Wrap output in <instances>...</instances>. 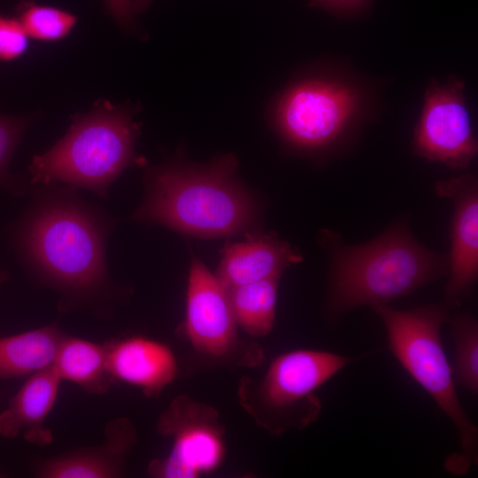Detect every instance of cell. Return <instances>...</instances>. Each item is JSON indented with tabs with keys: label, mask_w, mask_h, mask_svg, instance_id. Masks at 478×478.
<instances>
[{
	"label": "cell",
	"mask_w": 478,
	"mask_h": 478,
	"mask_svg": "<svg viewBox=\"0 0 478 478\" xmlns=\"http://www.w3.org/2000/svg\"><path fill=\"white\" fill-rule=\"evenodd\" d=\"M281 277L274 276L227 289L237 326L249 335L258 338L272 332Z\"/></svg>",
	"instance_id": "ac0fdd59"
},
{
	"label": "cell",
	"mask_w": 478,
	"mask_h": 478,
	"mask_svg": "<svg viewBox=\"0 0 478 478\" xmlns=\"http://www.w3.org/2000/svg\"><path fill=\"white\" fill-rule=\"evenodd\" d=\"M33 186L35 190L15 235L27 270L59 291L66 308L109 295L114 281L106 247L116 220L84 200L77 189L61 183Z\"/></svg>",
	"instance_id": "6da1fadb"
},
{
	"label": "cell",
	"mask_w": 478,
	"mask_h": 478,
	"mask_svg": "<svg viewBox=\"0 0 478 478\" xmlns=\"http://www.w3.org/2000/svg\"><path fill=\"white\" fill-rule=\"evenodd\" d=\"M368 97L358 81L345 75H321L288 88L274 112L283 143L308 155L333 156L353 143L366 117Z\"/></svg>",
	"instance_id": "8992f818"
},
{
	"label": "cell",
	"mask_w": 478,
	"mask_h": 478,
	"mask_svg": "<svg viewBox=\"0 0 478 478\" xmlns=\"http://www.w3.org/2000/svg\"><path fill=\"white\" fill-rule=\"evenodd\" d=\"M412 151L429 162L467 169L478 152L465 94V82L455 77L432 81L424 94L415 125Z\"/></svg>",
	"instance_id": "30bf717a"
},
{
	"label": "cell",
	"mask_w": 478,
	"mask_h": 478,
	"mask_svg": "<svg viewBox=\"0 0 478 478\" xmlns=\"http://www.w3.org/2000/svg\"><path fill=\"white\" fill-rule=\"evenodd\" d=\"M454 346L453 376L472 395L478 392V323L468 312L450 316Z\"/></svg>",
	"instance_id": "d6986e66"
},
{
	"label": "cell",
	"mask_w": 478,
	"mask_h": 478,
	"mask_svg": "<svg viewBox=\"0 0 478 478\" xmlns=\"http://www.w3.org/2000/svg\"><path fill=\"white\" fill-rule=\"evenodd\" d=\"M374 0H310V5L341 17H353L366 12Z\"/></svg>",
	"instance_id": "603a6c76"
},
{
	"label": "cell",
	"mask_w": 478,
	"mask_h": 478,
	"mask_svg": "<svg viewBox=\"0 0 478 478\" xmlns=\"http://www.w3.org/2000/svg\"><path fill=\"white\" fill-rule=\"evenodd\" d=\"M237 159L222 156L204 166L165 164L144 174V195L130 220L201 237L251 232L258 204L236 177Z\"/></svg>",
	"instance_id": "3957f363"
},
{
	"label": "cell",
	"mask_w": 478,
	"mask_h": 478,
	"mask_svg": "<svg viewBox=\"0 0 478 478\" xmlns=\"http://www.w3.org/2000/svg\"><path fill=\"white\" fill-rule=\"evenodd\" d=\"M61 379L51 366L30 375L0 412V436L15 438L23 433L30 443L45 446L52 434L44 427L57 399Z\"/></svg>",
	"instance_id": "9a60e30c"
},
{
	"label": "cell",
	"mask_w": 478,
	"mask_h": 478,
	"mask_svg": "<svg viewBox=\"0 0 478 478\" xmlns=\"http://www.w3.org/2000/svg\"><path fill=\"white\" fill-rule=\"evenodd\" d=\"M63 337L54 325L0 337V378L31 375L51 366Z\"/></svg>",
	"instance_id": "2e32d148"
},
{
	"label": "cell",
	"mask_w": 478,
	"mask_h": 478,
	"mask_svg": "<svg viewBox=\"0 0 478 478\" xmlns=\"http://www.w3.org/2000/svg\"><path fill=\"white\" fill-rule=\"evenodd\" d=\"M318 241L329 260L325 311L332 322L358 307L389 305L449 271L448 254L421 244L404 218L365 243H348L328 229Z\"/></svg>",
	"instance_id": "7a4b0ae2"
},
{
	"label": "cell",
	"mask_w": 478,
	"mask_h": 478,
	"mask_svg": "<svg viewBox=\"0 0 478 478\" xmlns=\"http://www.w3.org/2000/svg\"><path fill=\"white\" fill-rule=\"evenodd\" d=\"M28 38L17 18L0 14V61H12L23 55Z\"/></svg>",
	"instance_id": "7402d4cb"
},
{
	"label": "cell",
	"mask_w": 478,
	"mask_h": 478,
	"mask_svg": "<svg viewBox=\"0 0 478 478\" xmlns=\"http://www.w3.org/2000/svg\"><path fill=\"white\" fill-rule=\"evenodd\" d=\"M352 360L313 349L281 353L260 379L243 376L239 380V404L258 427L273 436L303 429L320 413L317 390Z\"/></svg>",
	"instance_id": "52a82bcc"
},
{
	"label": "cell",
	"mask_w": 478,
	"mask_h": 478,
	"mask_svg": "<svg viewBox=\"0 0 478 478\" xmlns=\"http://www.w3.org/2000/svg\"><path fill=\"white\" fill-rule=\"evenodd\" d=\"M152 1L153 0H134L133 1L134 14H138L146 11Z\"/></svg>",
	"instance_id": "d4e9b609"
},
{
	"label": "cell",
	"mask_w": 478,
	"mask_h": 478,
	"mask_svg": "<svg viewBox=\"0 0 478 478\" xmlns=\"http://www.w3.org/2000/svg\"><path fill=\"white\" fill-rule=\"evenodd\" d=\"M107 347L108 371L113 380L156 397L175 378L178 365L166 344L143 336L112 342Z\"/></svg>",
	"instance_id": "4fadbf2b"
},
{
	"label": "cell",
	"mask_w": 478,
	"mask_h": 478,
	"mask_svg": "<svg viewBox=\"0 0 478 478\" xmlns=\"http://www.w3.org/2000/svg\"><path fill=\"white\" fill-rule=\"evenodd\" d=\"M157 430L172 440L169 454L154 459L148 474L156 478H195L214 471L225 455L226 428L211 405L181 395L159 415Z\"/></svg>",
	"instance_id": "ba28073f"
},
{
	"label": "cell",
	"mask_w": 478,
	"mask_h": 478,
	"mask_svg": "<svg viewBox=\"0 0 478 478\" xmlns=\"http://www.w3.org/2000/svg\"><path fill=\"white\" fill-rule=\"evenodd\" d=\"M52 367L61 381L94 394L105 392L113 381L108 371L106 345L77 337H63Z\"/></svg>",
	"instance_id": "e0dca14e"
},
{
	"label": "cell",
	"mask_w": 478,
	"mask_h": 478,
	"mask_svg": "<svg viewBox=\"0 0 478 478\" xmlns=\"http://www.w3.org/2000/svg\"><path fill=\"white\" fill-rule=\"evenodd\" d=\"M29 124L27 118L0 115V186L16 194L23 193L27 185L10 175L8 166Z\"/></svg>",
	"instance_id": "44dd1931"
},
{
	"label": "cell",
	"mask_w": 478,
	"mask_h": 478,
	"mask_svg": "<svg viewBox=\"0 0 478 478\" xmlns=\"http://www.w3.org/2000/svg\"><path fill=\"white\" fill-rule=\"evenodd\" d=\"M104 6L111 17L125 29L134 25L133 0H104Z\"/></svg>",
	"instance_id": "cb8c5ba5"
},
{
	"label": "cell",
	"mask_w": 478,
	"mask_h": 478,
	"mask_svg": "<svg viewBox=\"0 0 478 478\" xmlns=\"http://www.w3.org/2000/svg\"><path fill=\"white\" fill-rule=\"evenodd\" d=\"M184 328L193 348L212 359L251 366L263 358L258 345L240 341L227 289L197 257L189 266Z\"/></svg>",
	"instance_id": "9c48e42d"
},
{
	"label": "cell",
	"mask_w": 478,
	"mask_h": 478,
	"mask_svg": "<svg viewBox=\"0 0 478 478\" xmlns=\"http://www.w3.org/2000/svg\"><path fill=\"white\" fill-rule=\"evenodd\" d=\"M17 19L29 38L54 42L65 38L78 18L65 10L25 1L18 7Z\"/></svg>",
	"instance_id": "ffe728a7"
},
{
	"label": "cell",
	"mask_w": 478,
	"mask_h": 478,
	"mask_svg": "<svg viewBox=\"0 0 478 478\" xmlns=\"http://www.w3.org/2000/svg\"><path fill=\"white\" fill-rule=\"evenodd\" d=\"M372 309L385 326L389 348L396 359L454 425L460 453L450 456L445 468L453 474H465L478 460V429L459 399L442 343L441 328L450 319L449 307L443 304L398 310L381 305Z\"/></svg>",
	"instance_id": "5b68a950"
},
{
	"label": "cell",
	"mask_w": 478,
	"mask_h": 478,
	"mask_svg": "<svg viewBox=\"0 0 478 478\" xmlns=\"http://www.w3.org/2000/svg\"><path fill=\"white\" fill-rule=\"evenodd\" d=\"M138 135L131 108L98 102L76 115L50 149L33 158L30 183H61L106 198L112 184L135 162Z\"/></svg>",
	"instance_id": "277c9868"
},
{
	"label": "cell",
	"mask_w": 478,
	"mask_h": 478,
	"mask_svg": "<svg viewBox=\"0 0 478 478\" xmlns=\"http://www.w3.org/2000/svg\"><path fill=\"white\" fill-rule=\"evenodd\" d=\"M6 278V274L0 270V281H4Z\"/></svg>",
	"instance_id": "484cf974"
},
{
	"label": "cell",
	"mask_w": 478,
	"mask_h": 478,
	"mask_svg": "<svg viewBox=\"0 0 478 478\" xmlns=\"http://www.w3.org/2000/svg\"><path fill=\"white\" fill-rule=\"evenodd\" d=\"M303 260V256L275 233L248 234L243 242L227 244L215 272L219 281L228 289L274 276Z\"/></svg>",
	"instance_id": "7c38bea8"
},
{
	"label": "cell",
	"mask_w": 478,
	"mask_h": 478,
	"mask_svg": "<svg viewBox=\"0 0 478 478\" xmlns=\"http://www.w3.org/2000/svg\"><path fill=\"white\" fill-rule=\"evenodd\" d=\"M435 192L453 206L445 305L459 307L478 277V181L474 173L440 180Z\"/></svg>",
	"instance_id": "8fae6325"
},
{
	"label": "cell",
	"mask_w": 478,
	"mask_h": 478,
	"mask_svg": "<svg viewBox=\"0 0 478 478\" xmlns=\"http://www.w3.org/2000/svg\"><path fill=\"white\" fill-rule=\"evenodd\" d=\"M105 440L96 448L46 461L38 471L43 478H112L124 473L125 461L137 441L135 427L127 418L112 420Z\"/></svg>",
	"instance_id": "5bb4252c"
}]
</instances>
